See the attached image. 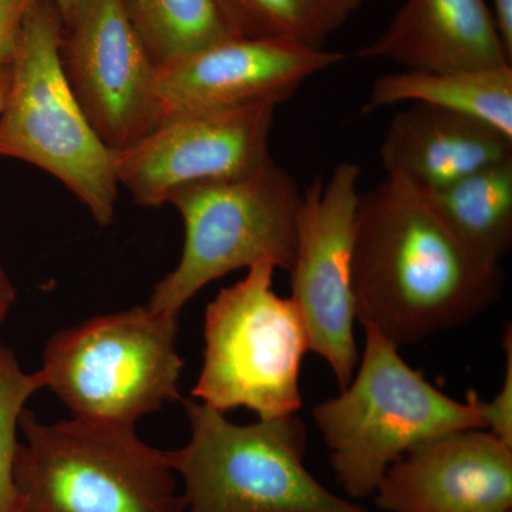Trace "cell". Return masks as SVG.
I'll return each instance as SVG.
<instances>
[{
    "label": "cell",
    "instance_id": "cell-1",
    "mask_svg": "<svg viewBox=\"0 0 512 512\" xmlns=\"http://www.w3.org/2000/svg\"><path fill=\"white\" fill-rule=\"evenodd\" d=\"M501 266L474 258L426 194L386 174L360 194L352 256L356 319L396 348L476 318L504 289Z\"/></svg>",
    "mask_w": 512,
    "mask_h": 512
},
{
    "label": "cell",
    "instance_id": "cell-2",
    "mask_svg": "<svg viewBox=\"0 0 512 512\" xmlns=\"http://www.w3.org/2000/svg\"><path fill=\"white\" fill-rule=\"evenodd\" d=\"M365 333V350L348 387L311 412L336 480L353 500L375 494L387 468L424 441L487 429L484 400L476 392L458 402L407 365L399 348L375 329Z\"/></svg>",
    "mask_w": 512,
    "mask_h": 512
},
{
    "label": "cell",
    "instance_id": "cell-3",
    "mask_svg": "<svg viewBox=\"0 0 512 512\" xmlns=\"http://www.w3.org/2000/svg\"><path fill=\"white\" fill-rule=\"evenodd\" d=\"M15 480L23 512H187L170 451L136 427L73 417L46 424L23 410Z\"/></svg>",
    "mask_w": 512,
    "mask_h": 512
},
{
    "label": "cell",
    "instance_id": "cell-4",
    "mask_svg": "<svg viewBox=\"0 0 512 512\" xmlns=\"http://www.w3.org/2000/svg\"><path fill=\"white\" fill-rule=\"evenodd\" d=\"M63 20L55 0L29 13L10 64L0 113V157L36 165L66 185L100 227L116 215V151L97 136L64 74Z\"/></svg>",
    "mask_w": 512,
    "mask_h": 512
},
{
    "label": "cell",
    "instance_id": "cell-5",
    "mask_svg": "<svg viewBox=\"0 0 512 512\" xmlns=\"http://www.w3.org/2000/svg\"><path fill=\"white\" fill-rule=\"evenodd\" d=\"M181 402L191 437L170 458L187 512H370L309 473L296 414L239 426L198 400Z\"/></svg>",
    "mask_w": 512,
    "mask_h": 512
},
{
    "label": "cell",
    "instance_id": "cell-6",
    "mask_svg": "<svg viewBox=\"0 0 512 512\" xmlns=\"http://www.w3.org/2000/svg\"><path fill=\"white\" fill-rule=\"evenodd\" d=\"M178 316L134 306L59 330L39 375L79 419L134 426L181 399Z\"/></svg>",
    "mask_w": 512,
    "mask_h": 512
},
{
    "label": "cell",
    "instance_id": "cell-7",
    "mask_svg": "<svg viewBox=\"0 0 512 512\" xmlns=\"http://www.w3.org/2000/svg\"><path fill=\"white\" fill-rule=\"evenodd\" d=\"M301 202L295 178L274 160L242 177L178 188L168 204L183 218V254L148 306L180 316L185 303L229 272L262 261L291 271Z\"/></svg>",
    "mask_w": 512,
    "mask_h": 512
},
{
    "label": "cell",
    "instance_id": "cell-8",
    "mask_svg": "<svg viewBox=\"0 0 512 512\" xmlns=\"http://www.w3.org/2000/svg\"><path fill=\"white\" fill-rule=\"evenodd\" d=\"M275 269L268 261L249 266L241 281L208 303L204 362L192 399L217 412L245 407L259 420H274L302 407L308 333L292 299L272 289Z\"/></svg>",
    "mask_w": 512,
    "mask_h": 512
},
{
    "label": "cell",
    "instance_id": "cell-9",
    "mask_svg": "<svg viewBox=\"0 0 512 512\" xmlns=\"http://www.w3.org/2000/svg\"><path fill=\"white\" fill-rule=\"evenodd\" d=\"M359 165L342 161L302 192L291 299L308 333L309 352L326 360L346 389L359 353L355 338L352 256L359 204Z\"/></svg>",
    "mask_w": 512,
    "mask_h": 512
},
{
    "label": "cell",
    "instance_id": "cell-10",
    "mask_svg": "<svg viewBox=\"0 0 512 512\" xmlns=\"http://www.w3.org/2000/svg\"><path fill=\"white\" fill-rule=\"evenodd\" d=\"M60 56L84 116L111 150L131 146L161 123L158 67L124 0H79L63 26Z\"/></svg>",
    "mask_w": 512,
    "mask_h": 512
},
{
    "label": "cell",
    "instance_id": "cell-11",
    "mask_svg": "<svg viewBox=\"0 0 512 512\" xmlns=\"http://www.w3.org/2000/svg\"><path fill=\"white\" fill-rule=\"evenodd\" d=\"M275 104L170 117L123 150L114 168L140 207L168 204L174 191L248 175L272 161Z\"/></svg>",
    "mask_w": 512,
    "mask_h": 512
},
{
    "label": "cell",
    "instance_id": "cell-12",
    "mask_svg": "<svg viewBox=\"0 0 512 512\" xmlns=\"http://www.w3.org/2000/svg\"><path fill=\"white\" fill-rule=\"evenodd\" d=\"M343 59L342 53L291 40L232 37L158 67L161 121L256 104L279 106Z\"/></svg>",
    "mask_w": 512,
    "mask_h": 512
},
{
    "label": "cell",
    "instance_id": "cell-13",
    "mask_svg": "<svg viewBox=\"0 0 512 512\" xmlns=\"http://www.w3.org/2000/svg\"><path fill=\"white\" fill-rule=\"evenodd\" d=\"M373 497L384 512H512V446L487 429L451 431L394 461Z\"/></svg>",
    "mask_w": 512,
    "mask_h": 512
},
{
    "label": "cell",
    "instance_id": "cell-14",
    "mask_svg": "<svg viewBox=\"0 0 512 512\" xmlns=\"http://www.w3.org/2000/svg\"><path fill=\"white\" fill-rule=\"evenodd\" d=\"M360 59H384L417 72L512 66L487 0H406Z\"/></svg>",
    "mask_w": 512,
    "mask_h": 512
},
{
    "label": "cell",
    "instance_id": "cell-15",
    "mask_svg": "<svg viewBox=\"0 0 512 512\" xmlns=\"http://www.w3.org/2000/svg\"><path fill=\"white\" fill-rule=\"evenodd\" d=\"M512 158V137L483 121L410 103L390 121L380 146L386 174L436 191Z\"/></svg>",
    "mask_w": 512,
    "mask_h": 512
},
{
    "label": "cell",
    "instance_id": "cell-16",
    "mask_svg": "<svg viewBox=\"0 0 512 512\" xmlns=\"http://www.w3.org/2000/svg\"><path fill=\"white\" fill-rule=\"evenodd\" d=\"M402 103L429 104L464 114L512 137V66L384 74L372 84L362 113Z\"/></svg>",
    "mask_w": 512,
    "mask_h": 512
},
{
    "label": "cell",
    "instance_id": "cell-17",
    "mask_svg": "<svg viewBox=\"0 0 512 512\" xmlns=\"http://www.w3.org/2000/svg\"><path fill=\"white\" fill-rule=\"evenodd\" d=\"M423 192L444 227L474 258L501 266L512 245V158Z\"/></svg>",
    "mask_w": 512,
    "mask_h": 512
},
{
    "label": "cell",
    "instance_id": "cell-18",
    "mask_svg": "<svg viewBox=\"0 0 512 512\" xmlns=\"http://www.w3.org/2000/svg\"><path fill=\"white\" fill-rule=\"evenodd\" d=\"M157 67L238 37L218 0H124Z\"/></svg>",
    "mask_w": 512,
    "mask_h": 512
},
{
    "label": "cell",
    "instance_id": "cell-19",
    "mask_svg": "<svg viewBox=\"0 0 512 512\" xmlns=\"http://www.w3.org/2000/svg\"><path fill=\"white\" fill-rule=\"evenodd\" d=\"M238 37L291 40L325 49L363 0H218Z\"/></svg>",
    "mask_w": 512,
    "mask_h": 512
},
{
    "label": "cell",
    "instance_id": "cell-20",
    "mask_svg": "<svg viewBox=\"0 0 512 512\" xmlns=\"http://www.w3.org/2000/svg\"><path fill=\"white\" fill-rule=\"evenodd\" d=\"M43 389L39 372L26 373L13 350L0 343V512H23L15 480L20 414Z\"/></svg>",
    "mask_w": 512,
    "mask_h": 512
},
{
    "label": "cell",
    "instance_id": "cell-21",
    "mask_svg": "<svg viewBox=\"0 0 512 512\" xmlns=\"http://www.w3.org/2000/svg\"><path fill=\"white\" fill-rule=\"evenodd\" d=\"M505 375L500 392L495 394L493 400L484 402L485 423L487 430L498 439L512 446V330L511 326L505 330Z\"/></svg>",
    "mask_w": 512,
    "mask_h": 512
},
{
    "label": "cell",
    "instance_id": "cell-22",
    "mask_svg": "<svg viewBox=\"0 0 512 512\" xmlns=\"http://www.w3.org/2000/svg\"><path fill=\"white\" fill-rule=\"evenodd\" d=\"M40 0H0V70L10 67L29 13Z\"/></svg>",
    "mask_w": 512,
    "mask_h": 512
},
{
    "label": "cell",
    "instance_id": "cell-23",
    "mask_svg": "<svg viewBox=\"0 0 512 512\" xmlns=\"http://www.w3.org/2000/svg\"><path fill=\"white\" fill-rule=\"evenodd\" d=\"M491 15L503 42L505 52L512 59V0H491Z\"/></svg>",
    "mask_w": 512,
    "mask_h": 512
},
{
    "label": "cell",
    "instance_id": "cell-24",
    "mask_svg": "<svg viewBox=\"0 0 512 512\" xmlns=\"http://www.w3.org/2000/svg\"><path fill=\"white\" fill-rule=\"evenodd\" d=\"M16 296H18V293H16L15 285L10 281L3 265L0 264V329H2L3 323L6 322L13 305H15Z\"/></svg>",
    "mask_w": 512,
    "mask_h": 512
},
{
    "label": "cell",
    "instance_id": "cell-25",
    "mask_svg": "<svg viewBox=\"0 0 512 512\" xmlns=\"http://www.w3.org/2000/svg\"><path fill=\"white\" fill-rule=\"evenodd\" d=\"M57 10H59L60 16H62L63 26L72 19L74 10H76L77 3L79 0H55Z\"/></svg>",
    "mask_w": 512,
    "mask_h": 512
},
{
    "label": "cell",
    "instance_id": "cell-26",
    "mask_svg": "<svg viewBox=\"0 0 512 512\" xmlns=\"http://www.w3.org/2000/svg\"><path fill=\"white\" fill-rule=\"evenodd\" d=\"M10 84V67L5 70H0V113H2L3 106H5L6 96H8Z\"/></svg>",
    "mask_w": 512,
    "mask_h": 512
}]
</instances>
